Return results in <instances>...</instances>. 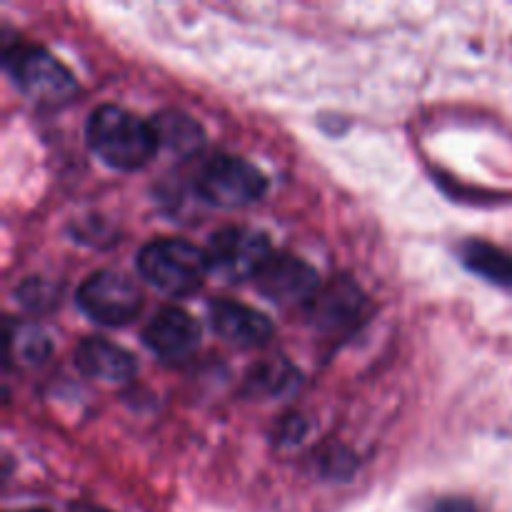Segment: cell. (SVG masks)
I'll list each match as a JSON object with an SVG mask.
<instances>
[{
	"mask_svg": "<svg viewBox=\"0 0 512 512\" xmlns=\"http://www.w3.org/2000/svg\"><path fill=\"white\" fill-rule=\"evenodd\" d=\"M150 128H153L158 148L168 150L178 158H190L205 143L203 125L183 110H160L150 120Z\"/></svg>",
	"mask_w": 512,
	"mask_h": 512,
	"instance_id": "cell-12",
	"label": "cell"
},
{
	"mask_svg": "<svg viewBox=\"0 0 512 512\" xmlns=\"http://www.w3.org/2000/svg\"><path fill=\"white\" fill-rule=\"evenodd\" d=\"M433 512H478L468 500H458V498H448V500H440L435 505Z\"/></svg>",
	"mask_w": 512,
	"mask_h": 512,
	"instance_id": "cell-15",
	"label": "cell"
},
{
	"mask_svg": "<svg viewBox=\"0 0 512 512\" xmlns=\"http://www.w3.org/2000/svg\"><path fill=\"white\" fill-rule=\"evenodd\" d=\"M210 328L230 345L238 348H260L273 335V323L255 308L235 300H213L210 303Z\"/></svg>",
	"mask_w": 512,
	"mask_h": 512,
	"instance_id": "cell-9",
	"label": "cell"
},
{
	"mask_svg": "<svg viewBox=\"0 0 512 512\" xmlns=\"http://www.w3.org/2000/svg\"><path fill=\"white\" fill-rule=\"evenodd\" d=\"M268 180L253 163L235 155H213L195 175V193L215 208H245L263 198Z\"/></svg>",
	"mask_w": 512,
	"mask_h": 512,
	"instance_id": "cell-4",
	"label": "cell"
},
{
	"mask_svg": "<svg viewBox=\"0 0 512 512\" xmlns=\"http://www.w3.org/2000/svg\"><path fill=\"white\" fill-rule=\"evenodd\" d=\"M310 318L320 330H343L358 323L363 308V293L350 280L335 278L333 283L320 285L310 300Z\"/></svg>",
	"mask_w": 512,
	"mask_h": 512,
	"instance_id": "cell-11",
	"label": "cell"
},
{
	"mask_svg": "<svg viewBox=\"0 0 512 512\" xmlns=\"http://www.w3.org/2000/svg\"><path fill=\"white\" fill-rule=\"evenodd\" d=\"M70 512H110V510L98 508V505H73Z\"/></svg>",
	"mask_w": 512,
	"mask_h": 512,
	"instance_id": "cell-16",
	"label": "cell"
},
{
	"mask_svg": "<svg viewBox=\"0 0 512 512\" xmlns=\"http://www.w3.org/2000/svg\"><path fill=\"white\" fill-rule=\"evenodd\" d=\"M75 365L85 378L100 380V383H128L135 375V358L120 345L105 338H85L75 348Z\"/></svg>",
	"mask_w": 512,
	"mask_h": 512,
	"instance_id": "cell-10",
	"label": "cell"
},
{
	"mask_svg": "<svg viewBox=\"0 0 512 512\" xmlns=\"http://www.w3.org/2000/svg\"><path fill=\"white\" fill-rule=\"evenodd\" d=\"M258 290L273 303H310L320 290V278L305 260L290 253H273L255 278Z\"/></svg>",
	"mask_w": 512,
	"mask_h": 512,
	"instance_id": "cell-7",
	"label": "cell"
},
{
	"mask_svg": "<svg viewBox=\"0 0 512 512\" xmlns=\"http://www.w3.org/2000/svg\"><path fill=\"white\" fill-rule=\"evenodd\" d=\"M78 305L90 320L100 325H125L143 308L138 283L118 270H98L78 288Z\"/></svg>",
	"mask_w": 512,
	"mask_h": 512,
	"instance_id": "cell-6",
	"label": "cell"
},
{
	"mask_svg": "<svg viewBox=\"0 0 512 512\" xmlns=\"http://www.w3.org/2000/svg\"><path fill=\"white\" fill-rule=\"evenodd\" d=\"M140 278L173 298H185L203 285L208 275L205 250L183 238H158L143 245L135 258Z\"/></svg>",
	"mask_w": 512,
	"mask_h": 512,
	"instance_id": "cell-2",
	"label": "cell"
},
{
	"mask_svg": "<svg viewBox=\"0 0 512 512\" xmlns=\"http://www.w3.org/2000/svg\"><path fill=\"white\" fill-rule=\"evenodd\" d=\"M298 383V373L285 360H270L258 365L248 378V390L255 395H283Z\"/></svg>",
	"mask_w": 512,
	"mask_h": 512,
	"instance_id": "cell-14",
	"label": "cell"
},
{
	"mask_svg": "<svg viewBox=\"0 0 512 512\" xmlns=\"http://www.w3.org/2000/svg\"><path fill=\"white\" fill-rule=\"evenodd\" d=\"M5 73L18 90L43 105H60L78 93V83L55 55L40 45H15L5 53Z\"/></svg>",
	"mask_w": 512,
	"mask_h": 512,
	"instance_id": "cell-3",
	"label": "cell"
},
{
	"mask_svg": "<svg viewBox=\"0 0 512 512\" xmlns=\"http://www.w3.org/2000/svg\"><path fill=\"white\" fill-rule=\"evenodd\" d=\"M465 268L500 288H512V255L488 240H468L460 248Z\"/></svg>",
	"mask_w": 512,
	"mask_h": 512,
	"instance_id": "cell-13",
	"label": "cell"
},
{
	"mask_svg": "<svg viewBox=\"0 0 512 512\" xmlns=\"http://www.w3.org/2000/svg\"><path fill=\"white\" fill-rule=\"evenodd\" d=\"M20 512H48V510H40V508H33V510H20Z\"/></svg>",
	"mask_w": 512,
	"mask_h": 512,
	"instance_id": "cell-17",
	"label": "cell"
},
{
	"mask_svg": "<svg viewBox=\"0 0 512 512\" xmlns=\"http://www.w3.org/2000/svg\"><path fill=\"white\" fill-rule=\"evenodd\" d=\"M85 138L105 165L118 170L143 168L158 150L148 120H140L135 113L113 103L100 105L90 113Z\"/></svg>",
	"mask_w": 512,
	"mask_h": 512,
	"instance_id": "cell-1",
	"label": "cell"
},
{
	"mask_svg": "<svg viewBox=\"0 0 512 512\" xmlns=\"http://www.w3.org/2000/svg\"><path fill=\"white\" fill-rule=\"evenodd\" d=\"M145 348L160 360H183L200 345V325L185 310L160 308L143 328Z\"/></svg>",
	"mask_w": 512,
	"mask_h": 512,
	"instance_id": "cell-8",
	"label": "cell"
},
{
	"mask_svg": "<svg viewBox=\"0 0 512 512\" xmlns=\"http://www.w3.org/2000/svg\"><path fill=\"white\" fill-rule=\"evenodd\" d=\"M270 250L268 235L245 225H230L218 230L205 248L208 273L223 283H243L258 278L263 265L268 263Z\"/></svg>",
	"mask_w": 512,
	"mask_h": 512,
	"instance_id": "cell-5",
	"label": "cell"
}]
</instances>
